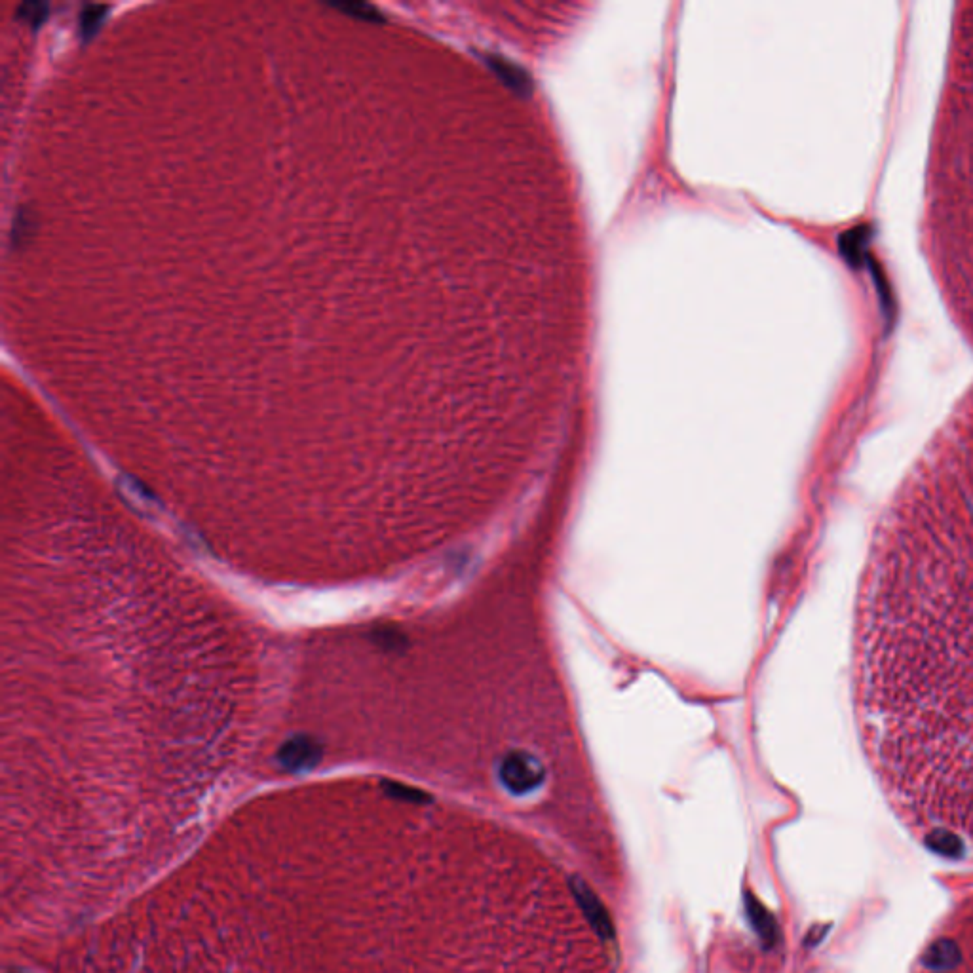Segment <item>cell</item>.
I'll list each match as a JSON object with an SVG mask.
<instances>
[{
	"mask_svg": "<svg viewBox=\"0 0 973 973\" xmlns=\"http://www.w3.org/2000/svg\"><path fill=\"white\" fill-rule=\"evenodd\" d=\"M331 6L337 8V10H341L344 14H348V16H356V18H362V20L367 21L379 20L377 18L379 16L377 10L373 6H369V4H365V2H339V4H331Z\"/></svg>",
	"mask_w": 973,
	"mask_h": 973,
	"instance_id": "277c9868",
	"label": "cell"
},
{
	"mask_svg": "<svg viewBox=\"0 0 973 973\" xmlns=\"http://www.w3.org/2000/svg\"><path fill=\"white\" fill-rule=\"evenodd\" d=\"M322 761V744L312 736H293L278 751V763L291 772L310 770Z\"/></svg>",
	"mask_w": 973,
	"mask_h": 973,
	"instance_id": "7a4b0ae2",
	"label": "cell"
},
{
	"mask_svg": "<svg viewBox=\"0 0 973 973\" xmlns=\"http://www.w3.org/2000/svg\"><path fill=\"white\" fill-rule=\"evenodd\" d=\"M867 764L913 837L973 861V400L877 521L852 624Z\"/></svg>",
	"mask_w": 973,
	"mask_h": 973,
	"instance_id": "6da1fadb",
	"label": "cell"
},
{
	"mask_svg": "<svg viewBox=\"0 0 973 973\" xmlns=\"http://www.w3.org/2000/svg\"><path fill=\"white\" fill-rule=\"evenodd\" d=\"M48 6L42 2H23L18 6V20L25 21L27 25H39L40 21L46 18Z\"/></svg>",
	"mask_w": 973,
	"mask_h": 973,
	"instance_id": "3957f363",
	"label": "cell"
},
{
	"mask_svg": "<svg viewBox=\"0 0 973 973\" xmlns=\"http://www.w3.org/2000/svg\"><path fill=\"white\" fill-rule=\"evenodd\" d=\"M105 14V6H88L86 12L82 14V33L90 37L92 31H96L97 23L101 21Z\"/></svg>",
	"mask_w": 973,
	"mask_h": 973,
	"instance_id": "5b68a950",
	"label": "cell"
}]
</instances>
